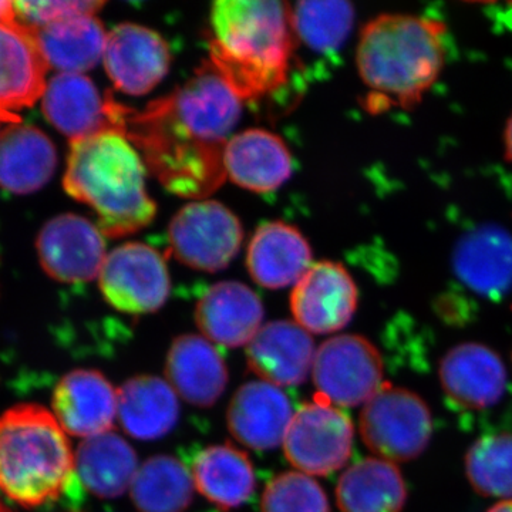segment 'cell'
I'll return each mask as SVG.
<instances>
[{
  "label": "cell",
  "mask_w": 512,
  "mask_h": 512,
  "mask_svg": "<svg viewBox=\"0 0 512 512\" xmlns=\"http://www.w3.org/2000/svg\"><path fill=\"white\" fill-rule=\"evenodd\" d=\"M244 229L237 215L221 202L197 200L175 214L168 242L181 264L198 271L217 272L237 256Z\"/></svg>",
  "instance_id": "cell-8"
},
{
  "label": "cell",
  "mask_w": 512,
  "mask_h": 512,
  "mask_svg": "<svg viewBox=\"0 0 512 512\" xmlns=\"http://www.w3.org/2000/svg\"><path fill=\"white\" fill-rule=\"evenodd\" d=\"M336 498L342 512H402L407 487L392 461L366 458L342 474Z\"/></svg>",
  "instance_id": "cell-29"
},
{
  "label": "cell",
  "mask_w": 512,
  "mask_h": 512,
  "mask_svg": "<svg viewBox=\"0 0 512 512\" xmlns=\"http://www.w3.org/2000/svg\"><path fill=\"white\" fill-rule=\"evenodd\" d=\"M37 252L46 274L64 284L97 278L107 258L103 232L74 214L47 222L37 237Z\"/></svg>",
  "instance_id": "cell-11"
},
{
  "label": "cell",
  "mask_w": 512,
  "mask_h": 512,
  "mask_svg": "<svg viewBox=\"0 0 512 512\" xmlns=\"http://www.w3.org/2000/svg\"><path fill=\"white\" fill-rule=\"evenodd\" d=\"M43 111L64 136L83 140L107 130H116L111 117V97L101 96L89 77L60 73L47 84Z\"/></svg>",
  "instance_id": "cell-19"
},
{
  "label": "cell",
  "mask_w": 512,
  "mask_h": 512,
  "mask_svg": "<svg viewBox=\"0 0 512 512\" xmlns=\"http://www.w3.org/2000/svg\"><path fill=\"white\" fill-rule=\"evenodd\" d=\"M292 417L291 402L278 386L249 382L232 397L228 429L247 447L271 450L285 440Z\"/></svg>",
  "instance_id": "cell-21"
},
{
  "label": "cell",
  "mask_w": 512,
  "mask_h": 512,
  "mask_svg": "<svg viewBox=\"0 0 512 512\" xmlns=\"http://www.w3.org/2000/svg\"><path fill=\"white\" fill-rule=\"evenodd\" d=\"M352 421L348 414L315 394L293 414L284 440L285 456L308 476H329L348 463L353 450Z\"/></svg>",
  "instance_id": "cell-7"
},
{
  "label": "cell",
  "mask_w": 512,
  "mask_h": 512,
  "mask_svg": "<svg viewBox=\"0 0 512 512\" xmlns=\"http://www.w3.org/2000/svg\"><path fill=\"white\" fill-rule=\"evenodd\" d=\"M359 293L345 266L323 261L313 264L295 285L291 309L296 323L316 335L338 332L348 326Z\"/></svg>",
  "instance_id": "cell-12"
},
{
  "label": "cell",
  "mask_w": 512,
  "mask_h": 512,
  "mask_svg": "<svg viewBox=\"0 0 512 512\" xmlns=\"http://www.w3.org/2000/svg\"><path fill=\"white\" fill-rule=\"evenodd\" d=\"M137 454L123 437L104 433L82 441L76 453V474L100 498H117L133 484Z\"/></svg>",
  "instance_id": "cell-30"
},
{
  "label": "cell",
  "mask_w": 512,
  "mask_h": 512,
  "mask_svg": "<svg viewBox=\"0 0 512 512\" xmlns=\"http://www.w3.org/2000/svg\"><path fill=\"white\" fill-rule=\"evenodd\" d=\"M247 265L256 284L286 288L298 284L311 269L312 249L298 229L285 222H268L251 239Z\"/></svg>",
  "instance_id": "cell-24"
},
{
  "label": "cell",
  "mask_w": 512,
  "mask_h": 512,
  "mask_svg": "<svg viewBox=\"0 0 512 512\" xmlns=\"http://www.w3.org/2000/svg\"><path fill=\"white\" fill-rule=\"evenodd\" d=\"M264 305L247 285L220 282L197 303L195 322L205 339L227 348L249 345L261 329Z\"/></svg>",
  "instance_id": "cell-20"
},
{
  "label": "cell",
  "mask_w": 512,
  "mask_h": 512,
  "mask_svg": "<svg viewBox=\"0 0 512 512\" xmlns=\"http://www.w3.org/2000/svg\"><path fill=\"white\" fill-rule=\"evenodd\" d=\"M194 480L187 467L171 456H154L138 467L130 487L140 512H184L190 507Z\"/></svg>",
  "instance_id": "cell-31"
},
{
  "label": "cell",
  "mask_w": 512,
  "mask_h": 512,
  "mask_svg": "<svg viewBox=\"0 0 512 512\" xmlns=\"http://www.w3.org/2000/svg\"><path fill=\"white\" fill-rule=\"evenodd\" d=\"M47 63L28 25L0 23V119L19 123L25 109L46 90Z\"/></svg>",
  "instance_id": "cell-15"
},
{
  "label": "cell",
  "mask_w": 512,
  "mask_h": 512,
  "mask_svg": "<svg viewBox=\"0 0 512 512\" xmlns=\"http://www.w3.org/2000/svg\"><path fill=\"white\" fill-rule=\"evenodd\" d=\"M53 412L66 433L90 439L113 427L119 417V394L97 370H73L57 383Z\"/></svg>",
  "instance_id": "cell-16"
},
{
  "label": "cell",
  "mask_w": 512,
  "mask_h": 512,
  "mask_svg": "<svg viewBox=\"0 0 512 512\" xmlns=\"http://www.w3.org/2000/svg\"><path fill=\"white\" fill-rule=\"evenodd\" d=\"M5 123V121H3V119H0V124H3Z\"/></svg>",
  "instance_id": "cell-40"
},
{
  "label": "cell",
  "mask_w": 512,
  "mask_h": 512,
  "mask_svg": "<svg viewBox=\"0 0 512 512\" xmlns=\"http://www.w3.org/2000/svg\"><path fill=\"white\" fill-rule=\"evenodd\" d=\"M76 478V454L55 414L19 404L0 416V491L26 508L59 500Z\"/></svg>",
  "instance_id": "cell-5"
},
{
  "label": "cell",
  "mask_w": 512,
  "mask_h": 512,
  "mask_svg": "<svg viewBox=\"0 0 512 512\" xmlns=\"http://www.w3.org/2000/svg\"><path fill=\"white\" fill-rule=\"evenodd\" d=\"M505 153L512 163V117L505 128Z\"/></svg>",
  "instance_id": "cell-37"
},
{
  "label": "cell",
  "mask_w": 512,
  "mask_h": 512,
  "mask_svg": "<svg viewBox=\"0 0 512 512\" xmlns=\"http://www.w3.org/2000/svg\"><path fill=\"white\" fill-rule=\"evenodd\" d=\"M488 512H512V500L501 501V503L491 507Z\"/></svg>",
  "instance_id": "cell-38"
},
{
  "label": "cell",
  "mask_w": 512,
  "mask_h": 512,
  "mask_svg": "<svg viewBox=\"0 0 512 512\" xmlns=\"http://www.w3.org/2000/svg\"><path fill=\"white\" fill-rule=\"evenodd\" d=\"M446 26L412 15H380L360 33L356 62L363 83L393 106L413 109L446 62Z\"/></svg>",
  "instance_id": "cell-4"
},
{
  "label": "cell",
  "mask_w": 512,
  "mask_h": 512,
  "mask_svg": "<svg viewBox=\"0 0 512 512\" xmlns=\"http://www.w3.org/2000/svg\"><path fill=\"white\" fill-rule=\"evenodd\" d=\"M104 67L114 87L143 96L164 79L171 66L168 43L154 30L121 23L107 35Z\"/></svg>",
  "instance_id": "cell-13"
},
{
  "label": "cell",
  "mask_w": 512,
  "mask_h": 512,
  "mask_svg": "<svg viewBox=\"0 0 512 512\" xmlns=\"http://www.w3.org/2000/svg\"><path fill=\"white\" fill-rule=\"evenodd\" d=\"M192 480L208 501L222 510L247 503L255 491V471L244 451L229 444L201 450L192 461Z\"/></svg>",
  "instance_id": "cell-28"
},
{
  "label": "cell",
  "mask_w": 512,
  "mask_h": 512,
  "mask_svg": "<svg viewBox=\"0 0 512 512\" xmlns=\"http://www.w3.org/2000/svg\"><path fill=\"white\" fill-rule=\"evenodd\" d=\"M291 13L296 40L318 53L339 50L355 25V8L343 0L298 2Z\"/></svg>",
  "instance_id": "cell-32"
},
{
  "label": "cell",
  "mask_w": 512,
  "mask_h": 512,
  "mask_svg": "<svg viewBox=\"0 0 512 512\" xmlns=\"http://www.w3.org/2000/svg\"><path fill=\"white\" fill-rule=\"evenodd\" d=\"M453 266L468 289L500 301L512 291V235L495 225L467 232L454 249Z\"/></svg>",
  "instance_id": "cell-17"
},
{
  "label": "cell",
  "mask_w": 512,
  "mask_h": 512,
  "mask_svg": "<svg viewBox=\"0 0 512 512\" xmlns=\"http://www.w3.org/2000/svg\"><path fill=\"white\" fill-rule=\"evenodd\" d=\"M56 148L39 128L9 124L0 131V187L13 194H30L55 174Z\"/></svg>",
  "instance_id": "cell-25"
},
{
  "label": "cell",
  "mask_w": 512,
  "mask_h": 512,
  "mask_svg": "<svg viewBox=\"0 0 512 512\" xmlns=\"http://www.w3.org/2000/svg\"><path fill=\"white\" fill-rule=\"evenodd\" d=\"M147 165L123 133L107 130L70 143L64 188L90 205L104 237H126L156 217L146 188Z\"/></svg>",
  "instance_id": "cell-3"
},
{
  "label": "cell",
  "mask_w": 512,
  "mask_h": 512,
  "mask_svg": "<svg viewBox=\"0 0 512 512\" xmlns=\"http://www.w3.org/2000/svg\"><path fill=\"white\" fill-rule=\"evenodd\" d=\"M467 477L478 494L512 497V434L477 440L466 456Z\"/></svg>",
  "instance_id": "cell-33"
},
{
  "label": "cell",
  "mask_w": 512,
  "mask_h": 512,
  "mask_svg": "<svg viewBox=\"0 0 512 512\" xmlns=\"http://www.w3.org/2000/svg\"><path fill=\"white\" fill-rule=\"evenodd\" d=\"M16 12L22 16L28 26H46L60 20L76 18V16L94 15L103 8V2H87V0H56V2H39V0H20L15 2Z\"/></svg>",
  "instance_id": "cell-35"
},
{
  "label": "cell",
  "mask_w": 512,
  "mask_h": 512,
  "mask_svg": "<svg viewBox=\"0 0 512 512\" xmlns=\"http://www.w3.org/2000/svg\"><path fill=\"white\" fill-rule=\"evenodd\" d=\"M29 28L47 66L62 70V73L82 74L96 67L104 56L109 35L94 15Z\"/></svg>",
  "instance_id": "cell-27"
},
{
  "label": "cell",
  "mask_w": 512,
  "mask_h": 512,
  "mask_svg": "<svg viewBox=\"0 0 512 512\" xmlns=\"http://www.w3.org/2000/svg\"><path fill=\"white\" fill-rule=\"evenodd\" d=\"M16 13L15 3L0 0V23H13Z\"/></svg>",
  "instance_id": "cell-36"
},
{
  "label": "cell",
  "mask_w": 512,
  "mask_h": 512,
  "mask_svg": "<svg viewBox=\"0 0 512 512\" xmlns=\"http://www.w3.org/2000/svg\"><path fill=\"white\" fill-rule=\"evenodd\" d=\"M312 375L318 393L328 402L355 407L382 389L383 360L362 336H335L319 346Z\"/></svg>",
  "instance_id": "cell-9"
},
{
  "label": "cell",
  "mask_w": 512,
  "mask_h": 512,
  "mask_svg": "<svg viewBox=\"0 0 512 512\" xmlns=\"http://www.w3.org/2000/svg\"><path fill=\"white\" fill-rule=\"evenodd\" d=\"M225 174L249 191L266 194L278 190L292 174V156L274 133L251 128L235 134L224 153Z\"/></svg>",
  "instance_id": "cell-22"
},
{
  "label": "cell",
  "mask_w": 512,
  "mask_h": 512,
  "mask_svg": "<svg viewBox=\"0 0 512 512\" xmlns=\"http://www.w3.org/2000/svg\"><path fill=\"white\" fill-rule=\"evenodd\" d=\"M99 282L104 299L131 315L158 311L170 295L163 255L140 242H128L107 254Z\"/></svg>",
  "instance_id": "cell-10"
},
{
  "label": "cell",
  "mask_w": 512,
  "mask_h": 512,
  "mask_svg": "<svg viewBox=\"0 0 512 512\" xmlns=\"http://www.w3.org/2000/svg\"><path fill=\"white\" fill-rule=\"evenodd\" d=\"M360 433L369 450L383 460L410 461L429 446L433 417L416 393L383 384L363 409Z\"/></svg>",
  "instance_id": "cell-6"
},
{
  "label": "cell",
  "mask_w": 512,
  "mask_h": 512,
  "mask_svg": "<svg viewBox=\"0 0 512 512\" xmlns=\"http://www.w3.org/2000/svg\"><path fill=\"white\" fill-rule=\"evenodd\" d=\"M0 512H12L9 510L8 505L3 503L2 500H0Z\"/></svg>",
  "instance_id": "cell-39"
},
{
  "label": "cell",
  "mask_w": 512,
  "mask_h": 512,
  "mask_svg": "<svg viewBox=\"0 0 512 512\" xmlns=\"http://www.w3.org/2000/svg\"><path fill=\"white\" fill-rule=\"evenodd\" d=\"M242 113V100L210 64L170 96L144 110L111 99L114 128L137 147L173 194L204 200L224 183V153Z\"/></svg>",
  "instance_id": "cell-1"
},
{
  "label": "cell",
  "mask_w": 512,
  "mask_h": 512,
  "mask_svg": "<svg viewBox=\"0 0 512 512\" xmlns=\"http://www.w3.org/2000/svg\"><path fill=\"white\" fill-rule=\"evenodd\" d=\"M211 66L241 100L281 89L296 36L291 6L278 0H220L211 10Z\"/></svg>",
  "instance_id": "cell-2"
},
{
  "label": "cell",
  "mask_w": 512,
  "mask_h": 512,
  "mask_svg": "<svg viewBox=\"0 0 512 512\" xmlns=\"http://www.w3.org/2000/svg\"><path fill=\"white\" fill-rule=\"evenodd\" d=\"M167 382L177 396L197 407H210L224 393L228 369L221 353L197 335L178 336L165 363Z\"/></svg>",
  "instance_id": "cell-23"
},
{
  "label": "cell",
  "mask_w": 512,
  "mask_h": 512,
  "mask_svg": "<svg viewBox=\"0 0 512 512\" xmlns=\"http://www.w3.org/2000/svg\"><path fill=\"white\" fill-rule=\"evenodd\" d=\"M507 369L501 357L481 343H461L440 363L444 393L458 409L488 410L503 400Z\"/></svg>",
  "instance_id": "cell-14"
},
{
  "label": "cell",
  "mask_w": 512,
  "mask_h": 512,
  "mask_svg": "<svg viewBox=\"0 0 512 512\" xmlns=\"http://www.w3.org/2000/svg\"><path fill=\"white\" fill-rule=\"evenodd\" d=\"M262 512H330L328 497L308 474L289 471L266 485Z\"/></svg>",
  "instance_id": "cell-34"
},
{
  "label": "cell",
  "mask_w": 512,
  "mask_h": 512,
  "mask_svg": "<svg viewBox=\"0 0 512 512\" xmlns=\"http://www.w3.org/2000/svg\"><path fill=\"white\" fill-rule=\"evenodd\" d=\"M117 394L121 426L134 439H161L178 423L180 404L167 380L157 376L131 377Z\"/></svg>",
  "instance_id": "cell-26"
},
{
  "label": "cell",
  "mask_w": 512,
  "mask_h": 512,
  "mask_svg": "<svg viewBox=\"0 0 512 512\" xmlns=\"http://www.w3.org/2000/svg\"><path fill=\"white\" fill-rule=\"evenodd\" d=\"M312 336L291 320L262 326L247 346L249 369L262 382L292 387L305 382L315 360Z\"/></svg>",
  "instance_id": "cell-18"
}]
</instances>
